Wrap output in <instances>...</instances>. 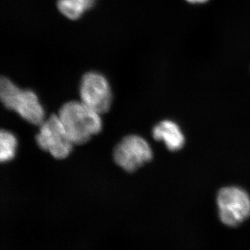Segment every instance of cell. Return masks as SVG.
Instances as JSON below:
<instances>
[{"instance_id":"11","label":"cell","mask_w":250,"mask_h":250,"mask_svg":"<svg viewBox=\"0 0 250 250\" xmlns=\"http://www.w3.org/2000/svg\"><path fill=\"white\" fill-rule=\"evenodd\" d=\"M187 1L192 4H198V3H205L208 0H187Z\"/></svg>"},{"instance_id":"3","label":"cell","mask_w":250,"mask_h":250,"mask_svg":"<svg viewBox=\"0 0 250 250\" xmlns=\"http://www.w3.org/2000/svg\"><path fill=\"white\" fill-rule=\"evenodd\" d=\"M36 141L41 149L57 159H65L70 155L74 145L56 114L49 116L40 125Z\"/></svg>"},{"instance_id":"5","label":"cell","mask_w":250,"mask_h":250,"mask_svg":"<svg viewBox=\"0 0 250 250\" xmlns=\"http://www.w3.org/2000/svg\"><path fill=\"white\" fill-rule=\"evenodd\" d=\"M81 101L100 114L106 113L111 106L112 92L107 79L98 72L83 75L80 85Z\"/></svg>"},{"instance_id":"6","label":"cell","mask_w":250,"mask_h":250,"mask_svg":"<svg viewBox=\"0 0 250 250\" xmlns=\"http://www.w3.org/2000/svg\"><path fill=\"white\" fill-rule=\"evenodd\" d=\"M149 143L137 135H129L117 145L113 159L117 165L126 172H132L152 159Z\"/></svg>"},{"instance_id":"10","label":"cell","mask_w":250,"mask_h":250,"mask_svg":"<svg viewBox=\"0 0 250 250\" xmlns=\"http://www.w3.org/2000/svg\"><path fill=\"white\" fill-rule=\"evenodd\" d=\"M68 1L83 9L85 12L91 9L96 2V0H68Z\"/></svg>"},{"instance_id":"1","label":"cell","mask_w":250,"mask_h":250,"mask_svg":"<svg viewBox=\"0 0 250 250\" xmlns=\"http://www.w3.org/2000/svg\"><path fill=\"white\" fill-rule=\"evenodd\" d=\"M100 113H97L82 101H70L64 104L58 116L74 145L88 142L103 128Z\"/></svg>"},{"instance_id":"7","label":"cell","mask_w":250,"mask_h":250,"mask_svg":"<svg viewBox=\"0 0 250 250\" xmlns=\"http://www.w3.org/2000/svg\"><path fill=\"white\" fill-rule=\"evenodd\" d=\"M152 135L156 141H163L170 151H177L183 147L184 136L178 125L174 122L164 121L156 125Z\"/></svg>"},{"instance_id":"2","label":"cell","mask_w":250,"mask_h":250,"mask_svg":"<svg viewBox=\"0 0 250 250\" xmlns=\"http://www.w3.org/2000/svg\"><path fill=\"white\" fill-rule=\"evenodd\" d=\"M0 99L5 107L16 111L28 123L40 126L45 120V111L36 94L19 88L7 77L0 80Z\"/></svg>"},{"instance_id":"9","label":"cell","mask_w":250,"mask_h":250,"mask_svg":"<svg viewBox=\"0 0 250 250\" xmlns=\"http://www.w3.org/2000/svg\"><path fill=\"white\" fill-rule=\"evenodd\" d=\"M57 7L62 16L70 21H77L82 18L85 13L83 9L72 4L68 0H58Z\"/></svg>"},{"instance_id":"4","label":"cell","mask_w":250,"mask_h":250,"mask_svg":"<svg viewBox=\"0 0 250 250\" xmlns=\"http://www.w3.org/2000/svg\"><path fill=\"white\" fill-rule=\"evenodd\" d=\"M219 216L224 224L234 227L250 216V198L241 188L227 187L218 195Z\"/></svg>"},{"instance_id":"8","label":"cell","mask_w":250,"mask_h":250,"mask_svg":"<svg viewBox=\"0 0 250 250\" xmlns=\"http://www.w3.org/2000/svg\"><path fill=\"white\" fill-rule=\"evenodd\" d=\"M17 139L14 134L1 130L0 132V161L1 163L12 160L17 149Z\"/></svg>"}]
</instances>
